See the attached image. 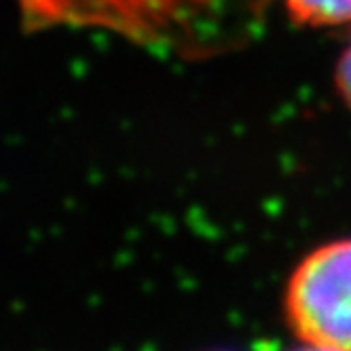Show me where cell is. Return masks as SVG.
Returning a JSON list of instances; mask_svg holds the SVG:
<instances>
[{
	"label": "cell",
	"instance_id": "6da1fadb",
	"mask_svg": "<svg viewBox=\"0 0 351 351\" xmlns=\"http://www.w3.org/2000/svg\"><path fill=\"white\" fill-rule=\"evenodd\" d=\"M286 315L303 343L351 351V239L324 243L300 261L288 282Z\"/></svg>",
	"mask_w": 351,
	"mask_h": 351
},
{
	"label": "cell",
	"instance_id": "7a4b0ae2",
	"mask_svg": "<svg viewBox=\"0 0 351 351\" xmlns=\"http://www.w3.org/2000/svg\"><path fill=\"white\" fill-rule=\"evenodd\" d=\"M294 21L305 26H343L351 23V0H284Z\"/></svg>",
	"mask_w": 351,
	"mask_h": 351
},
{
	"label": "cell",
	"instance_id": "3957f363",
	"mask_svg": "<svg viewBox=\"0 0 351 351\" xmlns=\"http://www.w3.org/2000/svg\"><path fill=\"white\" fill-rule=\"evenodd\" d=\"M337 87L345 104L351 108V45L343 51L339 66H337Z\"/></svg>",
	"mask_w": 351,
	"mask_h": 351
},
{
	"label": "cell",
	"instance_id": "277c9868",
	"mask_svg": "<svg viewBox=\"0 0 351 351\" xmlns=\"http://www.w3.org/2000/svg\"><path fill=\"white\" fill-rule=\"evenodd\" d=\"M290 351H335V349H326V347H317V345H309V343H303L296 349H290Z\"/></svg>",
	"mask_w": 351,
	"mask_h": 351
}]
</instances>
